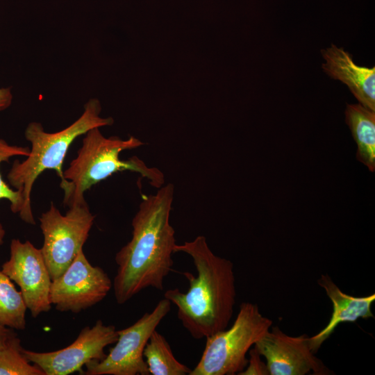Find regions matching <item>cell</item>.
<instances>
[{"label": "cell", "mask_w": 375, "mask_h": 375, "mask_svg": "<svg viewBox=\"0 0 375 375\" xmlns=\"http://www.w3.org/2000/svg\"><path fill=\"white\" fill-rule=\"evenodd\" d=\"M317 283L330 299L333 312L327 325L315 335L309 337L310 348L315 353L339 324L354 323L360 318H374L372 306L375 301L374 293L365 297H354L343 292L328 274L321 275Z\"/></svg>", "instance_id": "4fadbf2b"}, {"label": "cell", "mask_w": 375, "mask_h": 375, "mask_svg": "<svg viewBox=\"0 0 375 375\" xmlns=\"http://www.w3.org/2000/svg\"><path fill=\"white\" fill-rule=\"evenodd\" d=\"M175 252L189 255L197 276L183 272L190 288L186 293L178 288L165 291L164 298L177 307V317L196 340L206 338L225 330L233 315L235 279L233 262L215 255L206 237L176 244Z\"/></svg>", "instance_id": "7a4b0ae2"}, {"label": "cell", "mask_w": 375, "mask_h": 375, "mask_svg": "<svg viewBox=\"0 0 375 375\" xmlns=\"http://www.w3.org/2000/svg\"><path fill=\"white\" fill-rule=\"evenodd\" d=\"M254 347L266 359L269 375L333 374L312 351L309 336H291L272 326Z\"/></svg>", "instance_id": "8fae6325"}, {"label": "cell", "mask_w": 375, "mask_h": 375, "mask_svg": "<svg viewBox=\"0 0 375 375\" xmlns=\"http://www.w3.org/2000/svg\"><path fill=\"white\" fill-rule=\"evenodd\" d=\"M321 53L323 71L344 83L360 104L375 111V67L357 65L349 53L333 44Z\"/></svg>", "instance_id": "7c38bea8"}, {"label": "cell", "mask_w": 375, "mask_h": 375, "mask_svg": "<svg viewBox=\"0 0 375 375\" xmlns=\"http://www.w3.org/2000/svg\"><path fill=\"white\" fill-rule=\"evenodd\" d=\"M15 334L13 329L0 324V348L3 347L9 339Z\"/></svg>", "instance_id": "44dd1931"}, {"label": "cell", "mask_w": 375, "mask_h": 375, "mask_svg": "<svg viewBox=\"0 0 375 375\" xmlns=\"http://www.w3.org/2000/svg\"><path fill=\"white\" fill-rule=\"evenodd\" d=\"M257 304L243 302L229 328L206 338L201 357L189 375H234L247 365L248 353L272 326Z\"/></svg>", "instance_id": "5b68a950"}, {"label": "cell", "mask_w": 375, "mask_h": 375, "mask_svg": "<svg viewBox=\"0 0 375 375\" xmlns=\"http://www.w3.org/2000/svg\"><path fill=\"white\" fill-rule=\"evenodd\" d=\"M171 302L160 300L150 312H145L131 326L117 331L115 345L101 360L85 365L86 375H149L144 360V347L152 333L167 315Z\"/></svg>", "instance_id": "52a82bcc"}, {"label": "cell", "mask_w": 375, "mask_h": 375, "mask_svg": "<svg viewBox=\"0 0 375 375\" xmlns=\"http://www.w3.org/2000/svg\"><path fill=\"white\" fill-rule=\"evenodd\" d=\"M101 106L99 99L92 98L84 105L80 117L65 128L54 132H46L42 124H28L24 136L31 147L26 158L12 163L8 174L9 184L22 192L24 204L19 217L28 224H35L31 207V192L39 175L47 169H53L62 178V163L69 147L79 136L94 128L111 126L112 117H101Z\"/></svg>", "instance_id": "277c9868"}, {"label": "cell", "mask_w": 375, "mask_h": 375, "mask_svg": "<svg viewBox=\"0 0 375 375\" xmlns=\"http://www.w3.org/2000/svg\"><path fill=\"white\" fill-rule=\"evenodd\" d=\"M143 144L133 136L122 140L117 136L105 137L99 128L88 131L76 157L62 172L60 185L64 192V206L88 204L84 197L85 191L113 174L126 170L140 174L155 188L162 187L165 176L159 169L148 167L137 156L125 160L119 158L123 151Z\"/></svg>", "instance_id": "3957f363"}, {"label": "cell", "mask_w": 375, "mask_h": 375, "mask_svg": "<svg viewBox=\"0 0 375 375\" xmlns=\"http://www.w3.org/2000/svg\"><path fill=\"white\" fill-rule=\"evenodd\" d=\"M26 310L21 292L0 269V324L12 329H25Z\"/></svg>", "instance_id": "2e32d148"}, {"label": "cell", "mask_w": 375, "mask_h": 375, "mask_svg": "<svg viewBox=\"0 0 375 375\" xmlns=\"http://www.w3.org/2000/svg\"><path fill=\"white\" fill-rule=\"evenodd\" d=\"M112 286L108 274L92 265L82 249L64 272L52 280L50 302L58 311L78 313L101 301Z\"/></svg>", "instance_id": "ba28073f"}, {"label": "cell", "mask_w": 375, "mask_h": 375, "mask_svg": "<svg viewBox=\"0 0 375 375\" xmlns=\"http://www.w3.org/2000/svg\"><path fill=\"white\" fill-rule=\"evenodd\" d=\"M345 122L357 144L356 158L368 167L375 170V111L360 103L347 104Z\"/></svg>", "instance_id": "5bb4252c"}, {"label": "cell", "mask_w": 375, "mask_h": 375, "mask_svg": "<svg viewBox=\"0 0 375 375\" xmlns=\"http://www.w3.org/2000/svg\"><path fill=\"white\" fill-rule=\"evenodd\" d=\"M94 218L88 204L69 207L62 215L51 202L41 215L44 243L40 249L52 280L63 273L83 249Z\"/></svg>", "instance_id": "8992f818"}, {"label": "cell", "mask_w": 375, "mask_h": 375, "mask_svg": "<svg viewBox=\"0 0 375 375\" xmlns=\"http://www.w3.org/2000/svg\"><path fill=\"white\" fill-rule=\"evenodd\" d=\"M174 190L173 184L167 183L140 203L131 222L132 238L115 257L117 269L112 286L119 304L149 287L163 290L176 244L169 222Z\"/></svg>", "instance_id": "6da1fadb"}, {"label": "cell", "mask_w": 375, "mask_h": 375, "mask_svg": "<svg viewBox=\"0 0 375 375\" xmlns=\"http://www.w3.org/2000/svg\"><path fill=\"white\" fill-rule=\"evenodd\" d=\"M12 99L13 95L10 88H0V112L10 106Z\"/></svg>", "instance_id": "ffe728a7"}, {"label": "cell", "mask_w": 375, "mask_h": 375, "mask_svg": "<svg viewBox=\"0 0 375 375\" xmlns=\"http://www.w3.org/2000/svg\"><path fill=\"white\" fill-rule=\"evenodd\" d=\"M21 340L14 335L0 348V375H44L22 352Z\"/></svg>", "instance_id": "e0dca14e"}, {"label": "cell", "mask_w": 375, "mask_h": 375, "mask_svg": "<svg viewBox=\"0 0 375 375\" xmlns=\"http://www.w3.org/2000/svg\"><path fill=\"white\" fill-rule=\"evenodd\" d=\"M143 356L152 375H189L192 370L176 360L166 338L156 330L151 335Z\"/></svg>", "instance_id": "9a60e30c"}, {"label": "cell", "mask_w": 375, "mask_h": 375, "mask_svg": "<svg viewBox=\"0 0 375 375\" xmlns=\"http://www.w3.org/2000/svg\"><path fill=\"white\" fill-rule=\"evenodd\" d=\"M30 148L12 145L5 140L0 138V166L3 162L8 161L14 156H28ZM6 199L10 201V209L13 213H20L23 208L24 199L20 190L11 188L2 178L0 173V200ZM6 231L0 222V246L4 243Z\"/></svg>", "instance_id": "ac0fdd59"}, {"label": "cell", "mask_w": 375, "mask_h": 375, "mask_svg": "<svg viewBox=\"0 0 375 375\" xmlns=\"http://www.w3.org/2000/svg\"><path fill=\"white\" fill-rule=\"evenodd\" d=\"M113 325H105L99 319L92 326H85L69 346L53 351L37 352L22 349L27 360L38 366L44 375H68L83 372V366L93 360H101L105 348L117 340Z\"/></svg>", "instance_id": "9c48e42d"}, {"label": "cell", "mask_w": 375, "mask_h": 375, "mask_svg": "<svg viewBox=\"0 0 375 375\" xmlns=\"http://www.w3.org/2000/svg\"><path fill=\"white\" fill-rule=\"evenodd\" d=\"M249 358L245 369L239 375H269L267 363L261 359V355L253 346L249 351Z\"/></svg>", "instance_id": "d6986e66"}, {"label": "cell", "mask_w": 375, "mask_h": 375, "mask_svg": "<svg viewBox=\"0 0 375 375\" xmlns=\"http://www.w3.org/2000/svg\"><path fill=\"white\" fill-rule=\"evenodd\" d=\"M1 269L19 287L33 317L51 310L49 294L52 279L40 249L28 240L12 239L10 257Z\"/></svg>", "instance_id": "30bf717a"}]
</instances>
